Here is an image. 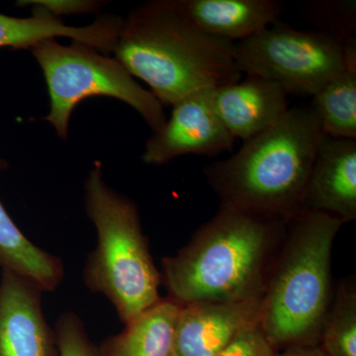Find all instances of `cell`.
<instances>
[{
	"label": "cell",
	"mask_w": 356,
	"mask_h": 356,
	"mask_svg": "<svg viewBox=\"0 0 356 356\" xmlns=\"http://www.w3.org/2000/svg\"><path fill=\"white\" fill-rule=\"evenodd\" d=\"M287 221L220 206L175 255L161 261L168 298L180 306L261 300Z\"/></svg>",
	"instance_id": "6da1fadb"
},
{
	"label": "cell",
	"mask_w": 356,
	"mask_h": 356,
	"mask_svg": "<svg viewBox=\"0 0 356 356\" xmlns=\"http://www.w3.org/2000/svg\"><path fill=\"white\" fill-rule=\"evenodd\" d=\"M113 51L163 105L242 79L234 43L202 31L179 0L147 2L131 11Z\"/></svg>",
	"instance_id": "7a4b0ae2"
},
{
	"label": "cell",
	"mask_w": 356,
	"mask_h": 356,
	"mask_svg": "<svg viewBox=\"0 0 356 356\" xmlns=\"http://www.w3.org/2000/svg\"><path fill=\"white\" fill-rule=\"evenodd\" d=\"M325 134L311 106L290 107L273 126L204 170L220 206L289 221L300 212Z\"/></svg>",
	"instance_id": "3957f363"
},
{
	"label": "cell",
	"mask_w": 356,
	"mask_h": 356,
	"mask_svg": "<svg viewBox=\"0 0 356 356\" xmlns=\"http://www.w3.org/2000/svg\"><path fill=\"white\" fill-rule=\"evenodd\" d=\"M344 222L301 211L287 222L261 299L259 325L276 350L318 346L334 289L332 252Z\"/></svg>",
	"instance_id": "277c9868"
},
{
	"label": "cell",
	"mask_w": 356,
	"mask_h": 356,
	"mask_svg": "<svg viewBox=\"0 0 356 356\" xmlns=\"http://www.w3.org/2000/svg\"><path fill=\"white\" fill-rule=\"evenodd\" d=\"M84 201L97 236L84 266V283L106 297L121 322L128 324L161 299V271L143 233L139 210L105 182L99 161L84 184Z\"/></svg>",
	"instance_id": "5b68a950"
},
{
	"label": "cell",
	"mask_w": 356,
	"mask_h": 356,
	"mask_svg": "<svg viewBox=\"0 0 356 356\" xmlns=\"http://www.w3.org/2000/svg\"><path fill=\"white\" fill-rule=\"evenodd\" d=\"M30 51L43 70L50 96V112L43 120L55 128L60 139H67L72 111L93 96H108L130 105L153 133L165 125L163 105L116 58L88 44L74 42L63 46L56 39L39 42Z\"/></svg>",
	"instance_id": "8992f818"
},
{
	"label": "cell",
	"mask_w": 356,
	"mask_h": 356,
	"mask_svg": "<svg viewBox=\"0 0 356 356\" xmlns=\"http://www.w3.org/2000/svg\"><path fill=\"white\" fill-rule=\"evenodd\" d=\"M242 74L280 84L287 95L313 97L346 69L343 44L324 32L299 31L277 22L234 44Z\"/></svg>",
	"instance_id": "52a82bcc"
},
{
	"label": "cell",
	"mask_w": 356,
	"mask_h": 356,
	"mask_svg": "<svg viewBox=\"0 0 356 356\" xmlns=\"http://www.w3.org/2000/svg\"><path fill=\"white\" fill-rule=\"evenodd\" d=\"M212 90L197 91L172 105L170 118L147 140L145 163L163 165L187 154L216 156L233 151L236 140L213 109Z\"/></svg>",
	"instance_id": "ba28073f"
},
{
	"label": "cell",
	"mask_w": 356,
	"mask_h": 356,
	"mask_svg": "<svg viewBox=\"0 0 356 356\" xmlns=\"http://www.w3.org/2000/svg\"><path fill=\"white\" fill-rule=\"evenodd\" d=\"M41 289L2 270L0 280V356H60L55 331L49 327Z\"/></svg>",
	"instance_id": "9c48e42d"
},
{
	"label": "cell",
	"mask_w": 356,
	"mask_h": 356,
	"mask_svg": "<svg viewBox=\"0 0 356 356\" xmlns=\"http://www.w3.org/2000/svg\"><path fill=\"white\" fill-rule=\"evenodd\" d=\"M356 219V140L324 136L309 173L300 212Z\"/></svg>",
	"instance_id": "30bf717a"
},
{
	"label": "cell",
	"mask_w": 356,
	"mask_h": 356,
	"mask_svg": "<svg viewBox=\"0 0 356 356\" xmlns=\"http://www.w3.org/2000/svg\"><path fill=\"white\" fill-rule=\"evenodd\" d=\"M261 300L182 306L175 327L177 356H217L242 330L259 322Z\"/></svg>",
	"instance_id": "8fae6325"
},
{
	"label": "cell",
	"mask_w": 356,
	"mask_h": 356,
	"mask_svg": "<svg viewBox=\"0 0 356 356\" xmlns=\"http://www.w3.org/2000/svg\"><path fill=\"white\" fill-rule=\"evenodd\" d=\"M287 95L274 81L248 76L245 81L213 88L212 106L229 135L245 142L284 116L290 108Z\"/></svg>",
	"instance_id": "7c38bea8"
},
{
	"label": "cell",
	"mask_w": 356,
	"mask_h": 356,
	"mask_svg": "<svg viewBox=\"0 0 356 356\" xmlns=\"http://www.w3.org/2000/svg\"><path fill=\"white\" fill-rule=\"evenodd\" d=\"M123 24L117 16H102L83 27L67 26L43 11L34 9L31 17L18 18L0 13V48L31 49L44 40L57 37L88 44L100 53L113 51Z\"/></svg>",
	"instance_id": "4fadbf2b"
},
{
	"label": "cell",
	"mask_w": 356,
	"mask_h": 356,
	"mask_svg": "<svg viewBox=\"0 0 356 356\" xmlns=\"http://www.w3.org/2000/svg\"><path fill=\"white\" fill-rule=\"evenodd\" d=\"M198 28L238 43L280 21L282 3L275 0H179Z\"/></svg>",
	"instance_id": "5bb4252c"
},
{
	"label": "cell",
	"mask_w": 356,
	"mask_h": 356,
	"mask_svg": "<svg viewBox=\"0 0 356 356\" xmlns=\"http://www.w3.org/2000/svg\"><path fill=\"white\" fill-rule=\"evenodd\" d=\"M181 307L161 298L98 348L100 356H172Z\"/></svg>",
	"instance_id": "9a60e30c"
},
{
	"label": "cell",
	"mask_w": 356,
	"mask_h": 356,
	"mask_svg": "<svg viewBox=\"0 0 356 356\" xmlns=\"http://www.w3.org/2000/svg\"><path fill=\"white\" fill-rule=\"evenodd\" d=\"M0 266L43 292L55 291L65 276L63 261L32 243L16 226L0 202Z\"/></svg>",
	"instance_id": "2e32d148"
},
{
	"label": "cell",
	"mask_w": 356,
	"mask_h": 356,
	"mask_svg": "<svg viewBox=\"0 0 356 356\" xmlns=\"http://www.w3.org/2000/svg\"><path fill=\"white\" fill-rule=\"evenodd\" d=\"M311 107L325 136L356 140V72L334 77L313 96Z\"/></svg>",
	"instance_id": "e0dca14e"
},
{
	"label": "cell",
	"mask_w": 356,
	"mask_h": 356,
	"mask_svg": "<svg viewBox=\"0 0 356 356\" xmlns=\"http://www.w3.org/2000/svg\"><path fill=\"white\" fill-rule=\"evenodd\" d=\"M320 346L330 356H356V281L341 280L325 317Z\"/></svg>",
	"instance_id": "ac0fdd59"
},
{
	"label": "cell",
	"mask_w": 356,
	"mask_h": 356,
	"mask_svg": "<svg viewBox=\"0 0 356 356\" xmlns=\"http://www.w3.org/2000/svg\"><path fill=\"white\" fill-rule=\"evenodd\" d=\"M311 15L314 21L327 26V34L343 46L355 42V2H318L312 6Z\"/></svg>",
	"instance_id": "d6986e66"
},
{
	"label": "cell",
	"mask_w": 356,
	"mask_h": 356,
	"mask_svg": "<svg viewBox=\"0 0 356 356\" xmlns=\"http://www.w3.org/2000/svg\"><path fill=\"white\" fill-rule=\"evenodd\" d=\"M55 334L60 356H100L76 314H63L56 323Z\"/></svg>",
	"instance_id": "ffe728a7"
},
{
	"label": "cell",
	"mask_w": 356,
	"mask_h": 356,
	"mask_svg": "<svg viewBox=\"0 0 356 356\" xmlns=\"http://www.w3.org/2000/svg\"><path fill=\"white\" fill-rule=\"evenodd\" d=\"M276 353L259 322H255L238 332L217 356H275Z\"/></svg>",
	"instance_id": "44dd1931"
},
{
	"label": "cell",
	"mask_w": 356,
	"mask_h": 356,
	"mask_svg": "<svg viewBox=\"0 0 356 356\" xmlns=\"http://www.w3.org/2000/svg\"><path fill=\"white\" fill-rule=\"evenodd\" d=\"M104 2L92 0H34L18 1V6H31L34 9L60 19L63 15L95 13L99 10Z\"/></svg>",
	"instance_id": "7402d4cb"
},
{
	"label": "cell",
	"mask_w": 356,
	"mask_h": 356,
	"mask_svg": "<svg viewBox=\"0 0 356 356\" xmlns=\"http://www.w3.org/2000/svg\"><path fill=\"white\" fill-rule=\"evenodd\" d=\"M275 356H330L322 346H295V348H286L281 353H276Z\"/></svg>",
	"instance_id": "603a6c76"
},
{
	"label": "cell",
	"mask_w": 356,
	"mask_h": 356,
	"mask_svg": "<svg viewBox=\"0 0 356 356\" xmlns=\"http://www.w3.org/2000/svg\"><path fill=\"white\" fill-rule=\"evenodd\" d=\"M172 356H177V355H175V353H172Z\"/></svg>",
	"instance_id": "cb8c5ba5"
}]
</instances>
